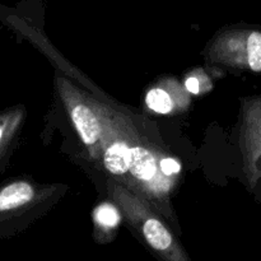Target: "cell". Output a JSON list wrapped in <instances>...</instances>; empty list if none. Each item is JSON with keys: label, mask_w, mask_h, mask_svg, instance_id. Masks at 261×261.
Here are the masks:
<instances>
[{"label": "cell", "mask_w": 261, "mask_h": 261, "mask_svg": "<svg viewBox=\"0 0 261 261\" xmlns=\"http://www.w3.org/2000/svg\"><path fill=\"white\" fill-rule=\"evenodd\" d=\"M184 102L189 103V92L175 81L163 82L160 86L150 88L145 94V105L153 112L161 115H168L181 110Z\"/></svg>", "instance_id": "52a82bcc"}, {"label": "cell", "mask_w": 261, "mask_h": 261, "mask_svg": "<svg viewBox=\"0 0 261 261\" xmlns=\"http://www.w3.org/2000/svg\"><path fill=\"white\" fill-rule=\"evenodd\" d=\"M161 168H162L163 173L166 176L175 178L178 173L181 172V165L177 160L170 157V155H165L161 161Z\"/></svg>", "instance_id": "8fae6325"}, {"label": "cell", "mask_w": 261, "mask_h": 261, "mask_svg": "<svg viewBox=\"0 0 261 261\" xmlns=\"http://www.w3.org/2000/svg\"><path fill=\"white\" fill-rule=\"evenodd\" d=\"M93 218L97 229L103 233H110L111 231H114L121 221V216L116 206L109 203L101 204L94 211Z\"/></svg>", "instance_id": "9c48e42d"}, {"label": "cell", "mask_w": 261, "mask_h": 261, "mask_svg": "<svg viewBox=\"0 0 261 261\" xmlns=\"http://www.w3.org/2000/svg\"><path fill=\"white\" fill-rule=\"evenodd\" d=\"M48 191L37 188L35 184L18 180L0 188V223L19 218L31 211Z\"/></svg>", "instance_id": "8992f818"}, {"label": "cell", "mask_w": 261, "mask_h": 261, "mask_svg": "<svg viewBox=\"0 0 261 261\" xmlns=\"http://www.w3.org/2000/svg\"><path fill=\"white\" fill-rule=\"evenodd\" d=\"M101 109L103 134L97 160L102 161L106 172L155 205L167 200L175 178L166 176L161 168L165 154L139 139L125 117L103 105Z\"/></svg>", "instance_id": "6da1fadb"}, {"label": "cell", "mask_w": 261, "mask_h": 261, "mask_svg": "<svg viewBox=\"0 0 261 261\" xmlns=\"http://www.w3.org/2000/svg\"><path fill=\"white\" fill-rule=\"evenodd\" d=\"M241 147L245 172L255 186L261 180V96L247 99L242 107Z\"/></svg>", "instance_id": "5b68a950"}, {"label": "cell", "mask_w": 261, "mask_h": 261, "mask_svg": "<svg viewBox=\"0 0 261 261\" xmlns=\"http://www.w3.org/2000/svg\"><path fill=\"white\" fill-rule=\"evenodd\" d=\"M204 82H209L208 76L205 75L204 73H193L191 75H189L185 81V88L186 91L189 92L190 94H200L201 92L204 91L203 88L211 89L208 84H204Z\"/></svg>", "instance_id": "30bf717a"}, {"label": "cell", "mask_w": 261, "mask_h": 261, "mask_svg": "<svg viewBox=\"0 0 261 261\" xmlns=\"http://www.w3.org/2000/svg\"><path fill=\"white\" fill-rule=\"evenodd\" d=\"M209 59L228 68L261 73V32L234 30L224 32L208 48Z\"/></svg>", "instance_id": "277c9868"}, {"label": "cell", "mask_w": 261, "mask_h": 261, "mask_svg": "<svg viewBox=\"0 0 261 261\" xmlns=\"http://www.w3.org/2000/svg\"><path fill=\"white\" fill-rule=\"evenodd\" d=\"M58 91L71 122L83 144L97 160L103 134V115L101 105L87 97L64 76L56 78Z\"/></svg>", "instance_id": "3957f363"}, {"label": "cell", "mask_w": 261, "mask_h": 261, "mask_svg": "<svg viewBox=\"0 0 261 261\" xmlns=\"http://www.w3.org/2000/svg\"><path fill=\"white\" fill-rule=\"evenodd\" d=\"M110 195L120 206L125 218L140 232L148 246L170 261H185L189 257L166 224L142 201L139 195L117 181L109 182Z\"/></svg>", "instance_id": "7a4b0ae2"}, {"label": "cell", "mask_w": 261, "mask_h": 261, "mask_svg": "<svg viewBox=\"0 0 261 261\" xmlns=\"http://www.w3.org/2000/svg\"><path fill=\"white\" fill-rule=\"evenodd\" d=\"M23 120H24L23 107H13L0 114V170L12 150Z\"/></svg>", "instance_id": "ba28073f"}]
</instances>
